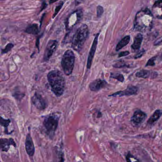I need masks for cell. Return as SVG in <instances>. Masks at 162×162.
<instances>
[{
    "instance_id": "obj_32",
    "label": "cell",
    "mask_w": 162,
    "mask_h": 162,
    "mask_svg": "<svg viewBox=\"0 0 162 162\" xmlns=\"http://www.w3.org/2000/svg\"><path fill=\"white\" fill-rule=\"evenodd\" d=\"M58 1V0H50V1H49V3L50 4H51V3H55L56 1Z\"/></svg>"
},
{
    "instance_id": "obj_24",
    "label": "cell",
    "mask_w": 162,
    "mask_h": 162,
    "mask_svg": "<svg viewBox=\"0 0 162 162\" xmlns=\"http://www.w3.org/2000/svg\"><path fill=\"white\" fill-rule=\"evenodd\" d=\"M129 65L126 64L125 62H119L113 65V67L116 68H122V67H128Z\"/></svg>"
},
{
    "instance_id": "obj_29",
    "label": "cell",
    "mask_w": 162,
    "mask_h": 162,
    "mask_svg": "<svg viewBox=\"0 0 162 162\" xmlns=\"http://www.w3.org/2000/svg\"><path fill=\"white\" fill-rule=\"evenodd\" d=\"M153 8H162V0H158L155 1L153 5Z\"/></svg>"
},
{
    "instance_id": "obj_25",
    "label": "cell",
    "mask_w": 162,
    "mask_h": 162,
    "mask_svg": "<svg viewBox=\"0 0 162 162\" xmlns=\"http://www.w3.org/2000/svg\"><path fill=\"white\" fill-rule=\"evenodd\" d=\"M157 58V56H154L150 59H149L147 63L146 64V66H154L155 65V61Z\"/></svg>"
},
{
    "instance_id": "obj_5",
    "label": "cell",
    "mask_w": 162,
    "mask_h": 162,
    "mask_svg": "<svg viewBox=\"0 0 162 162\" xmlns=\"http://www.w3.org/2000/svg\"><path fill=\"white\" fill-rule=\"evenodd\" d=\"M83 16V12L80 9L77 10L72 14H71L66 22L67 28L69 30L71 29L73 27L77 25L82 19Z\"/></svg>"
},
{
    "instance_id": "obj_26",
    "label": "cell",
    "mask_w": 162,
    "mask_h": 162,
    "mask_svg": "<svg viewBox=\"0 0 162 162\" xmlns=\"http://www.w3.org/2000/svg\"><path fill=\"white\" fill-rule=\"evenodd\" d=\"M127 162H140L137 159L135 158L132 155H128L127 157Z\"/></svg>"
},
{
    "instance_id": "obj_14",
    "label": "cell",
    "mask_w": 162,
    "mask_h": 162,
    "mask_svg": "<svg viewBox=\"0 0 162 162\" xmlns=\"http://www.w3.org/2000/svg\"><path fill=\"white\" fill-rule=\"evenodd\" d=\"M53 162H65L64 153L57 146L54 147L53 151Z\"/></svg>"
},
{
    "instance_id": "obj_22",
    "label": "cell",
    "mask_w": 162,
    "mask_h": 162,
    "mask_svg": "<svg viewBox=\"0 0 162 162\" xmlns=\"http://www.w3.org/2000/svg\"><path fill=\"white\" fill-rule=\"evenodd\" d=\"M14 47V45L12 43H10L6 46L5 47L1 50V54H6L7 53L9 52V51H11Z\"/></svg>"
},
{
    "instance_id": "obj_12",
    "label": "cell",
    "mask_w": 162,
    "mask_h": 162,
    "mask_svg": "<svg viewBox=\"0 0 162 162\" xmlns=\"http://www.w3.org/2000/svg\"><path fill=\"white\" fill-rule=\"evenodd\" d=\"M0 141V147L2 152H7L9 150L11 146L16 147V144L12 138H2Z\"/></svg>"
},
{
    "instance_id": "obj_6",
    "label": "cell",
    "mask_w": 162,
    "mask_h": 162,
    "mask_svg": "<svg viewBox=\"0 0 162 162\" xmlns=\"http://www.w3.org/2000/svg\"><path fill=\"white\" fill-rule=\"evenodd\" d=\"M58 46V42L56 40H50L48 42L45 50L43 61L48 62L55 52Z\"/></svg>"
},
{
    "instance_id": "obj_9",
    "label": "cell",
    "mask_w": 162,
    "mask_h": 162,
    "mask_svg": "<svg viewBox=\"0 0 162 162\" xmlns=\"http://www.w3.org/2000/svg\"><path fill=\"white\" fill-rule=\"evenodd\" d=\"M25 147L26 153L30 157H33L35 154V147L34 143L30 133H28L26 136Z\"/></svg>"
},
{
    "instance_id": "obj_21",
    "label": "cell",
    "mask_w": 162,
    "mask_h": 162,
    "mask_svg": "<svg viewBox=\"0 0 162 162\" xmlns=\"http://www.w3.org/2000/svg\"><path fill=\"white\" fill-rule=\"evenodd\" d=\"M110 78L113 79H116L119 82H124V77L123 75L120 73H111L110 74Z\"/></svg>"
},
{
    "instance_id": "obj_13",
    "label": "cell",
    "mask_w": 162,
    "mask_h": 162,
    "mask_svg": "<svg viewBox=\"0 0 162 162\" xmlns=\"http://www.w3.org/2000/svg\"><path fill=\"white\" fill-rule=\"evenodd\" d=\"M107 82L101 79H98L93 81L89 84V87L90 90L92 92H97L104 88L107 85Z\"/></svg>"
},
{
    "instance_id": "obj_3",
    "label": "cell",
    "mask_w": 162,
    "mask_h": 162,
    "mask_svg": "<svg viewBox=\"0 0 162 162\" xmlns=\"http://www.w3.org/2000/svg\"><path fill=\"white\" fill-rule=\"evenodd\" d=\"M59 117L52 114L45 117L43 121V125L46 130V133L50 139H53L57 130L59 124Z\"/></svg>"
},
{
    "instance_id": "obj_11",
    "label": "cell",
    "mask_w": 162,
    "mask_h": 162,
    "mask_svg": "<svg viewBox=\"0 0 162 162\" xmlns=\"http://www.w3.org/2000/svg\"><path fill=\"white\" fill-rule=\"evenodd\" d=\"M146 117V113L141 110H137L131 118V122L135 126H138L141 124L145 121Z\"/></svg>"
},
{
    "instance_id": "obj_8",
    "label": "cell",
    "mask_w": 162,
    "mask_h": 162,
    "mask_svg": "<svg viewBox=\"0 0 162 162\" xmlns=\"http://www.w3.org/2000/svg\"><path fill=\"white\" fill-rule=\"evenodd\" d=\"M99 35V33H98L96 34V36L95 37L92 46L91 47V49H90L89 53H88V60H87V63H86V67H87V68L88 69H89L91 67L92 61H93V59L95 53L96 52V49H97Z\"/></svg>"
},
{
    "instance_id": "obj_33",
    "label": "cell",
    "mask_w": 162,
    "mask_h": 162,
    "mask_svg": "<svg viewBox=\"0 0 162 162\" xmlns=\"http://www.w3.org/2000/svg\"></svg>"
},
{
    "instance_id": "obj_17",
    "label": "cell",
    "mask_w": 162,
    "mask_h": 162,
    "mask_svg": "<svg viewBox=\"0 0 162 162\" xmlns=\"http://www.w3.org/2000/svg\"><path fill=\"white\" fill-rule=\"evenodd\" d=\"M130 40V36H126L124 38L122 39L121 40L118 42L116 46V51H119V50L121 49L123 47L127 46L128 43H129Z\"/></svg>"
},
{
    "instance_id": "obj_23",
    "label": "cell",
    "mask_w": 162,
    "mask_h": 162,
    "mask_svg": "<svg viewBox=\"0 0 162 162\" xmlns=\"http://www.w3.org/2000/svg\"><path fill=\"white\" fill-rule=\"evenodd\" d=\"M63 5V2L61 1V3H59V4L58 5L56 6L55 10V12H54V14L53 15V18H54L57 15V14H58L61 9L62 8Z\"/></svg>"
},
{
    "instance_id": "obj_31",
    "label": "cell",
    "mask_w": 162,
    "mask_h": 162,
    "mask_svg": "<svg viewBox=\"0 0 162 162\" xmlns=\"http://www.w3.org/2000/svg\"><path fill=\"white\" fill-rule=\"evenodd\" d=\"M162 42V38H160L158 39V40H157L155 42V45H157L159 44L160 43H161Z\"/></svg>"
},
{
    "instance_id": "obj_18",
    "label": "cell",
    "mask_w": 162,
    "mask_h": 162,
    "mask_svg": "<svg viewBox=\"0 0 162 162\" xmlns=\"http://www.w3.org/2000/svg\"><path fill=\"white\" fill-rule=\"evenodd\" d=\"M25 32L30 34L36 35L39 32L38 25L37 24H31L27 27Z\"/></svg>"
},
{
    "instance_id": "obj_28",
    "label": "cell",
    "mask_w": 162,
    "mask_h": 162,
    "mask_svg": "<svg viewBox=\"0 0 162 162\" xmlns=\"http://www.w3.org/2000/svg\"><path fill=\"white\" fill-rule=\"evenodd\" d=\"M145 53H146L145 50L143 49L141 50L140 51H139V52L137 54L135 55V56H134V58L137 59V58H141L145 54Z\"/></svg>"
},
{
    "instance_id": "obj_7",
    "label": "cell",
    "mask_w": 162,
    "mask_h": 162,
    "mask_svg": "<svg viewBox=\"0 0 162 162\" xmlns=\"http://www.w3.org/2000/svg\"><path fill=\"white\" fill-rule=\"evenodd\" d=\"M31 102L38 110H44L47 107V103L42 96L39 93H35L31 98Z\"/></svg>"
},
{
    "instance_id": "obj_30",
    "label": "cell",
    "mask_w": 162,
    "mask_h": 162,
    "mask_svg": "<svg viewBox=\"0 0 162 162\" xmlns=\"http://www.w3.org/2000/svg\"><path fill=\"white\" fill-rule=\"evenodd\" d=\"M129 54V52L128 51H123L120 52L118 55V57L121 58V57H123V56H127V55Z\"/></svg>"
},
{
    "instance_id": "obj_1",
    "label": "cell",
    "mask_w": 162,
    "mask_h": 162,
    "mask_svg": "<svg viewBox=\"0 0 162 162\" xmlns=\"http://www.w3.org/2000/svg\"><path fill=\"white\" fill-rule=\"evenodd\" d=\"M47 78L53 94L57 97L62 95L65 89V81L62 73L58 70H53L48 74Z\"/></svg>"
},
{
    "instance_id": "obj_19",
    "label": "cell",
    "mask_w": 162,
    "mask_h": 162,
    "mask_svg": "<svg viewBox=\"0 0 162 162\" xmlns=\"http://www.w3.org/2000/svg\"><path fill=\"white\" fill-rule=\"evenodd\" d=\"M11 121L9 119H5L3 118L2 117H1V119H0V123L1 126H3L4 127V133L7 135H9L11 134L9 132L8 127L10 124L11 123Z\"/></svg>"
},
{
    "instance_id": "obj_4",
    "label": "cell",
    "mask_w": 162,
    "mask_h": 162,
    "mask_svg": "<svg viewBox=\"0 0 162 162\" xmlns=\"http://www.w3.org/2000/svg\"><path fill=\"white\" fill-rule=\"evenodd\" d=\"M75 56L73 51L67 50L64 53L62 56L61 64L64 74L66 75H69L73 72L74 67Z\"/></svg>"
},
{
    "instance_id": "obj_2",
    "label": "cell",
    "mask_w": 162,
    "mask_h": 162,
    "mask_svg": "<svg viewBox=\"0 0 162 162\" xmlns=\"http://www.w3.org/2000/svg\"><path fill=\"white\" fill-rule=\"evenodd\" d=\"M89 35V30L86 24H82L77 29L72 39L71 46L73 49L80 52Z\"/></svg>"
},
{
    "instance_id": "obj_10",
    "label": "cell",
    "mask_w": 162,
    "mask_h": 162,
    "mask_svg": "<svg viewBox=\"0 0 162 162\" xmlns=\"http://www.w3.org/2000/svg\"><path fill=\"white\" fill-rule=\"evenodd\" d=\"M138 88L136 86L129 85L128 86L126 90L121 91L117 92L116 93L112 94L111 95H109V96L116 97L118 96L119 97L124 96H131V95H135L137 93Z\"/></svg>"
},
{
    "instance_id": "obj_16",
    "label": "cell",
    "mask_w": 162,
    "mask_h": 162,
    "mask_svg": "<svg viewBox=\"0 0 162 162\" xmlns=\"http://www.w3.org/2000/svg\"><path fill=\"white\" fill-rule=\"evenodd\" d=\"M162 115V111L160 110H157L155 111L153 115L151 116L147 121V123L149 125L154 124L158 121Z\"/></svg>"
},
{
    "instance_id": "obj_27",
    "label": "cell",
    "mask_w": 162,
    "mask_h": 162,
    "mask_svg": "<svg viewBox=\"0 0 162 162\" xmlns=\"http://www.w3.org/2000/svg\"><path fill=\"white\" fill-rule=\"evenodd\" d=\"M104 12V9L101 6H98L97 7V17L100 18Z\"/></svg>"
},
{
    "instance_id": "obj_20",
    "label": "cell",
    "mask_w": 162,
    "mask_h": 162,
    "mask_svg": "<svg viewBox=\"0 0 162 162\" xmlns=\"http://www.w3.org/2000/svg\"><path fill=\"white\" fill-rule=\"evenodd\" d=\"M150 71L146 70H141L140 71H138L135 74V76L139 78H147L150 77L151 75Z\"/></svg>"
},
{
    "instance_id": "obj_15",
    "label": "cell",
    "mask_w": 162,
    "mask_h": 162,
    "mask_svg": "<svg viewBox=\"0 0 162 162\" xmlns=\"http://www.w3.org/2000/svg\"><path fill=\"white\" fill-rule=\"evenodd\" d=\"M143 41V36L141 34H138L134 39V42L131 45V48L134 50H138L140 48Z\"/></svg>"
}]
</instances>
